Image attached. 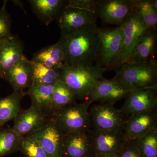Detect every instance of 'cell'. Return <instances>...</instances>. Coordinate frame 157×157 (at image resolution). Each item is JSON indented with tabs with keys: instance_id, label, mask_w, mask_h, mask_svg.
I'll return each instance as SVG.
<instances>
[{
	"instance_id": "836d02e7",
	"label": "cell",
	"mask_w": 157,
	"mask_h": 157,
	"mask_svg": "<svg viewBox=\"0 0 157 157\" xmlns=\"http://www.w3.org/2000/svg\"><path fill=\"white\" fill-rule=\"evenodd\" d=\"M0 78H1V76H0Z\"/></svg>"
},
{
	"instance_id": "30bf717a",
	"label": "cell",
	"mask_w": 157,
	"mask_h": 157,
	"mask_svg": "<svg viewBox=\"0 0 157 157\" xmlns=\"http://www.w3.org/2000/svg\"><path fill=\"white\" fill-rule=\"evenodd\" d=\"M89 133L93 156L97 155L119 153L126 141L124 130L91 128Z\"/></svg>"
},
{
	"instance_id": "ffe728a7",
	"label": "cell",
	"mask_w": 157,
	"mask_h": 157,
	"mask_svg": "<svg viewBox=\"0 0 157 157\" xmlns=\"http://www.w3.org/2000/svg\"><path fill=\"white\" fill-rule=\"evenodd\" d=\"M54 84L32 85L26 92V95L30 97L31 106L50 117L51 111L52 98Z\"/></svg>"
},
{
	"instance_id": "8992f818",
	"label": "cell",
	"mask_w": 157,
	"mask_h": 157,
	"mask_svg": "<svg viewBox=\"0 0 157 157\" xmlns=\"http://www.w3.org/2000/svg\"><path fill=\"white\" fill-rule=\"evenodd\" d=\"M135 10L134 0H98L95 13L104 25L120 26Z\"/></svg>"
},
{
	"instance_id": "5bb4252c",
	"label": "cell",
	"mask_w": 157,
	"mask_h": 157,
	"mask_svg": "<svg viewBox=\"0 0 157 157\" xmlns=\"http://www.w3.org/2000/svg\"><path fill=\"white\" fill-rule=\"evenodd\" d=\"M61 32H70L95 24L94 12L64 6L57 17Z\"/></svg>"
},
{
	"instance_id": "d4e9b609",
	"label": "cell",
	"mask_w": 157,
	"mask_h": 157,
	"mask_svg": "<svg viewBox=\"0 0 157 157\" xmlns=\"http://www.w3.org/2000/svg\"><path fill=\"white\" fill-rule=\"evenodd\" d=\"M135 13L148 28L157 29V1L134 0Z\"/></svg>"
},
{
	"instance_id": "d6a6232c",
	"label": "cell",
	"mask_w": 157,
	"mask_h": 157,
	"mask_svg": "<svg viewBox=\"0 0 157 157\" xmlns=\"http://www.w3.org/2000/svg\"><path fill=\"white\" fill-rule=\"evenodd\" d=\"M93 157H119L118 153L109 154H100L94 155Z\"/></svg>"
},
{
	"instance_id": "7c38bea8",
	"label": "cell",
	"mask_w": 157,
	"mask_h": 157,
	"mask_svg": "<svg viewBox=\"0 0 157 157\" xmlns=\"http://www.w3.org/2000/svg\"><path fill=\"white\" fill-rule=\"evenodd\" d=\"M157 129V110L135 113L127 117L124 127L125 139L137 140Z\"/></svg>"
},
{
	"instance_id": "ac0fdd59",
	"label": "cell",
	"mask_w": 157,
	"mask_h": 157,
	"mask_svg": "<svg viewBox=\"0 0 157 157\" xmlns=\"http://www.w3.org/2000/svg\"><path fill=\"white\" fill-rule=\"evenodd\" d=\"M1 78L8 82L14 91H23L29 88L33 81V67L32 62L26 58L16 64L6 71Z\"/></svg>"
},
{
	"instance_id": "9c48e42d",
	"label": "cell",
	"mask_w": 157,
	"mask_h": 157,
	"mask_svg": "<svg viewBox=\"0 0 157 157\" xmlns=\"http://www.w3.org/2000/svg\"><path fill=\"white\" fill-rule=\"evenodd\" d=\"M40 144L49 157H63L64 133L52 117L41 128L29 135Z\"/></svg>"
},
{
	"instance_id": "603a6c76",
	"label": "cell",
	"mask_w": 157,
	"mask_h": 157,
	"mask_svg": "<svg viewBox=\"0 0 157 157\" xmlns=\"http://www.w3.org/2000/svg\"><path fill=\"white\" fill-rule=\"evenodd\" d=\"M25 95L26 93L24 91H14L6 98H0V126L17 117L21 111V100Z\"/></svg>"
},
{
	"instance_id": "6da1fadb",
	"label": "cell",
	"mask_w": 157,
	"mask_h": 157,
	"mask_svg": "<svg viewBox=\"0 0 157 157\" xmlns=\"http://www.w3.org/2000/svg\"><path fill=\"white\" fill-rule=\"evenodd\" d=\"M99 28L95 23L72 32H61L59 42L63 51V64L70 67L96 64Z\"/></svg>"
},
{
	"instance_id": "f1b7e54d",
	"label": "cell",
	"mask_w": 157,
	"mask_h": 157,
	"mask_svg": "<svg viewBox=\"0 0 157 157\" xmlns=\"http://www.w3.org/2000/svg\"><path fill=\"white\" fill-rule=\"evenodd\" d=\"M19 149L27 157H49L38 141L31 135L22 137Z\"/></svg>"
},
{
	"instance_id": "1f68e13d",
	"label": "cell",
	"mask_w": 157,
	"mask_h": 157,
	"mask_svg": "<svg viewBox=\"0 0 157 157\" xmlns=\"http://www.w3.org/2000/svg\"><path fill=\"white\" fill-rule=\"evenodd\" d=\"M68 2L67 4L65 5L66 6L87 10L95 13L98 0H70Z\"/></svg>"
},
{
	"instance_id": "9a60e30c",
	"label": "cell",
	"mask_w": 157,
	"mask_h": 157,
	"mask_svg": "<svg viewBox=\"0 0 157 157\" xmlns=\"http://www.w3.org/2000/svg\"><path fill=\"white\" fill-rule=\"evenodd\" d=\"M48 117L31 106L28 109L20 112L14 119L11 128L22 137L31 135L41 128Z\"/></svg>"
},
{
	"instance_id": "ba28073f",
	"label": "cell",
	"mask_w": 157,
	"mask_h": 157,
	"mask_svg": "<svg viewBox=\"0 0 157 157\" xmlns=\"http://www.w3.org/2000/svg\"><path fill=\"white\" fill-rule=\"evenodd\" d=\"M91 128L103 130H124L126 117L114 105H93L89 109Z\"/></svg>"
},
{
	"instance_id": "7402d4cb",
	"label": "cell",
	"mask_w": 157,
	"mask_h": 157,
	"mask_svg": "<svg viewBox=\"0 0 157 157\" xmlns=\"http://www.w3.org/2000/svg\"><path fill=\"white\" fill-rule=\"evenodd\" d=\"M32 61L47 67L59 70L64 63V52L60 42L42 48L34 55Z\"/></svg>"
},
{
	"instance_id": "4dcf8cb0",
	"label": "cell",
	"mask_w": 157,
	"mask_h": 157,
	"mask_svg": "<svg viewBox=\"0 0 157 157\" xmlns=\"http://www.w3.org/2000/svg\"><path fill=\"white\" fill-rule=\"evenodd\" d=\"M118 154L119 157H142L137 145V140H126Z\"/></svg>"
},
{
	"instance_id": "2e32d148",
	"label": "cell",
	"mask_w": 157,
	"mask_h": 157,
	"mask_svg": "<svg viewBox=\"0 0 157 157\" xmlns=\"http://www.w3.org/2000/svg\"><path fill=\"white\" fill-rule=\"evenodd\" d=\"M24 46L18 37L12 35L0 41V76L18 62L25 58Z\"/></svg>"
},
{
	"instance_id": "4fadbf2b",
	"label": "cell",
	"mask_w": 157,
	"mask_h": 157,
	"mask_svg": "<svg viewBox=\"0 0 157 157\" xmlns=\"http://www.w3.org/2000/svg\"><path fill=\"white\" fill-rule=\"evenodd\" d=\"M131 91L121 86L113 78H104L96 85L86 101L90 105L98 102L114 105L118 101L126 98Z\"/></svg>"
},
{
	"instance_id": "5b68a950",
	"label": "cell",
	"mask_w": 157,
	"mask_h": 157,
	"mask_svg": "<svg viewBox=\"0 0 157 157\" xmlns=\"http://www.w3.org/2000/svg\"><path fill=\"white\" fill-rule=\"evenodd\" d=\"M124 41L121 26L114 28H99L98 59L96 64L108 69L120 53Z\"/></svg>"
},
{
	"instance_id": "cb8c5ba5",
	"label": "cell",
	"mask_w": 157,
	"mask_h": 157,
	"mask_svg": "<svg viewBox=\"0 0 157 157\" xmlns=\"http://www.w3.org/2000/svg\"><path fill=\"white\" fill-rule=\"evenodd\" d=\"M76 99L73 90L64 82L58 80L54 84L52 98V115L60 109L76 103Z\"/></svg>"
},
{
	"instance_id": "e0dca14e",
	"label": "cell",
	"mask_w": 157,
	"mask_h": 157,
	"mask_svg": "<svg viewBox=\"0 0 157 157\" xmlns=\"http://www.w3.org/2000/svg\"><path fill=\"white\" fill-rule=\"evenodd\" d=\"M89 131L64 134L63 157H93Z\"/></svg>"
},
{
	"instance_id": "f546056e",
	"label": "cell",
	"mask_w": 157,
	"mask_h": 157,
	"mask_svg": "<svg viewBox=\"0 0 157 157\" xmlns=\"http://www.w3.org/2000/svg\"><path fill=\"white\" fill-rule=\"evenodd\" d=\"M8 1H4L0 9V41L12 36L11 33V19L7 11Z\"/></svg>"
},
{
	"instance_id": "83f0119b",
	"label": "cell",
	"mask_w": 157,
	"mask_h": 157,
	"mask_svg": "<svg viewBox=\"0 0 157 157\" xmlns=\"http://www.w3.org/2000/svg\"><path fill=\"white\" fill-rule=\"evenodd\" d=\"M137 145L142 157H157V129L137 140Z\"/></svg>"
},
{
	"instance_id": "277c9868",
	"label": "cell",
	"mask_w": 157,
	"mask_h": 157,
	"mask_svg": "<svg viewBox=\"0 0 157 157\" xmlns=\"http://www.w3.org/2000/svg\"><path fill=\"white\" fill-rule=\"evenodd\" d=\"M87 101L75 103L56 111L52 117L64 134L89 132L91 128Z\"/></svg>"
},
{
	"instance_id": "3957f363",
	"label": "cell",
	"mask_w": 157,
	"mask_h": 157,
	"mask_svg": "<svg viewBox=\"0 0 157 157\" xmlns=\"http://www.w3.org/2000/svg\"><path fill=\"white\" fill-rule=\"evenodd\" d=\"M113 78L121 86L132 90H157V61L153 59L140 63H126L114 70Z\"/></svg>"
},
{
	"instance_id": "d6986e66",
	"label": "cell",
	"mask_w": 157,
	"mask_h": 157,
	"mask_svg": "<svg viewBox=\"0 0 157 157\" xmlns=\"http://www.w3.org/2000/svg\"><path fill=\"white\" fill-rule=\"evenodd\" d=\"M157 45V29H147L140 37L127 63H143L154 59Z\"/></svg>"
},
{
	"instance_id": "44dd1931",
	"label": "cell",
	"mask_w": 157,
	"mask_h": 157,
	"mask_svg": "<svg viewBox=\"0 0 157 157\" xmlns=\"http://www.w3.org/2000/svg\"><path fill=\"white\" fill-rule=\"evenodd\" d=\"M63 0H30L32 9L37 17L48 26L57 18L64 6Z\"/></svg>"
},
{
	"instance_id": "4316f807",
	"label": "cell",
	"mask_w": 157,
	"mask_h": 157,
	"mask_svg": "<svg viewBox=\"0 0 157 157\" xmlns=\"http://www.w3.org/2000/svg\"><path fill=\"white\" fill-rule=\"evenodd\" d=\"M22 137L12 128L0 131V157L9 154L19 149Z\"/></svg>"
},
{
	"instance_id": "7a4b0ae2",
	"label": "cell",
	"mask_w": 157,
	"mask_h": 157,
	"mask_svg": "<svg viewBox=\"0 0 157 157\" xmlns=\"http://www.w3.org/2000/svg\"><path fill=\"white\" fill-rule=\"evenodd\" d=\"M107 71V68L98 64L89 67L63 64L59 70V80L73 90L77 98L86 100Z\"/></svg>"
},
{
	"instance_id": "484cf974",
	"label": "cell",
	"mask_w": 157,
	"mask_h": 157,
	"mask_svg": "<svg viewBox=\"0 0 157 157\" xmlns=\"http://www.w3.org/2000/svg\"><path fill=\"white\" fill-rule=\"evenodd\" d=\"M31 61L33 67L32 85H54L59 80V70L47 67Z\"/></svg>"
},
{
	"instance_id": "8fae6325",
	"label": "cell",
	"mask_w": 157,
	"mask_h": 157,
	"mask_svg": "<svg viewBox=\"0 0 157 157\" xmlns=\"http://www.w3.org/2000/svg\"><path fill=\"white\" fill-rule=\"evenodd\" d=\"M157 90H132L125 98L120 110L126 117L135 113L157 110Z\"/></svg>"
},
{
	"instance_id": "52a82bcc",
	"label": "cell",
	"mask_w": 157,
	"mask_h": 157,
	"mask_svg": "<svg viewBox=\"0 0 157 157\" xmlns=\"http://www.w3.org/2000/svg\"><path fill=\"white\" fill-rule=\"evenodd\" d=\"M123 29L124 41L120 53L108 69V71L115 70L128 63L140 37L148 28L140 21L135 11L121 25Z\"/></svg>"
}]
</instances>
